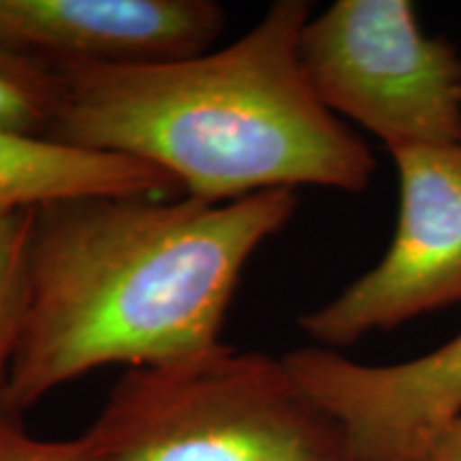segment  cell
<instances>
[{"mask_svg":"<svg viewBox=\"0 0 461 461\" xmlns=\"http://www.w3.org/2000/svg\"><path fill=\"white\" fill-rule=\"evenodd\" d=\"M297 205L295 190H272L224 203L90 194L37 207L0 408L20 417L101 367L167 366L224 344L241 274Z\"/></svg>","mask_w":461,"mask_h":461,"instance_id":"6da1fadb","label":"cell"},{"mask_svg":"<svg viewBox=\"0 0 461 461\" xmlns=\"http://www.w3.org/2000/svg\"><path fill=\"white\" fill-rule=\"evenodd\" d=\"M312 5L278 0L227 48L143 65H65L50 141L152 165L224 203L316 186L367 190L376 158L316 96L299 39Z\"/></svg>","mask_w":461,"mask_h":461,"instance_id":"7a4b0ae2","label":"cell"},{"mask_svg":"<svg viewBox=\"0 0 461 461\" xmlns=\"http://www.w3.org/2000/svg\"><path fill=\"white\" fill-rule=\"evenodd\" d=\"M84 438L90 461H346L285 359L229 344L129 367Z\"/></svg>","mask_w":461,"mask_h":461,"instance_id":"3957f363","label":"cell"},{"mask_svg":"<svg viewBox=\"0 0 461 461\" xmlns=\"http://www.w3.org/2000/svg\"><path fill=\"white\" fill-rule=\"evenodd\" d=\"M299 54L322 105L389 154L461 143V51L411 0H336L305 22Z\"/></svg>","mask_w":461,"mask_h":461,"instance_id":"277c9868","label":"cell"},{"mask_svg":"<svg viewBox=\"0 0 461 461\" xmlns=\"http://www.w3.org/2000/svg\"><path fill=\"white\" fill-rule=\"evenodd\" d=\"M391 157L400 177L393 238L372 269L299 316L314 346L346 348L461 303V143Z\"/></svg>","mask_w":461,"mask_h":461,"instance_id":"5b68a950","label":"cell"},{"mask_svg":"<svg viewBox=\"0 0 461 461\" xmlns=\"http://www.w3.org/2000/svg\"><path fill=\"white\" fill-rule=\"evenodd\" d=\"M282 359L336 425L346 461H423L438 434L461 419V331L417 359L389 366L322 346Z\"/></svg>","mask_w":461,"mask_h":461,"instance_id":"8992f818","label":"cell"},{"mask_svg":"<svg viewBox=\"0 0 461 461\" xmlns=\"http://www.w3.org/2000/svg\"><path fill=\"white\" fill-rule=\"evenodd\" d=\"M222 31L214 0H0V45L50 67L177 60Z\"/></svg>","mask_w":461,"mask_h":461,"instance_id":"52a82bcc","label":"cell"},{"mask_svg":"<svg viewBox=\"0 0 461 461\" xmlns=\"http://www.w3.org/2000/svg\"><path fill=\"white\" fill-rule=\"evenodd\" d=\"M90 194L177 197L182 190L167 173L135 158L0 131V212Z\"/></svg>","mask_w":461,"mask_h":461,"instance_id":"ba28073f","label":"cell"},{"mask_svg":"<svg viewBox=\"0 0 461 461\" xmlns=\"http://www.w3.org/2000/svg\"><path fill=\"white\" fill-rule=\"evenodd\" d=\"M58 109L56 68L0 45V131L50 140Z\"/></svg>","mask_w":461,"mask_h":461,"instance_id":"9c48e42d","label":"cell"},{"mask_svg":"<svg viewBox=\"0 0 461 461\" xmlns=\"http://www.w3.org/2000/svg\"><path fill=\"white\" fill-rule=\"evenodd\" d=\"M32 214L0 212V400L24 327Z\"/></svg>","mask_w":461,"mask_h":461,"instance_id":"30bf717a","label":"cell"},{"mask_svg":"<svg viewBox=\"0 0 461 461\" xmlns=\"http://www.w3.org/2000/svg\"><path fill=\"white\" fill-rule=\"evenodd\" d=\"M0 461H90L84 434L71 440H41L22 428L17 414L0 408Z\"/></svg>","mask_w":461,"mask_h":461,"instance_id":"8fae6325","label":"cell"},{"mask_svg":"<svg viewBox=\"0 0 461 461\" xmlns=\"http://www.w3.org/2000/svg\"><path fill=\"white\" fill-rule=\"evenodd\" d=\"M423 461H461V419L438 434Z\"/></svg>","mask_w":461,"mask_h":461,"instance_id":"7c38bea8","label":"cell"}]
</instances>
